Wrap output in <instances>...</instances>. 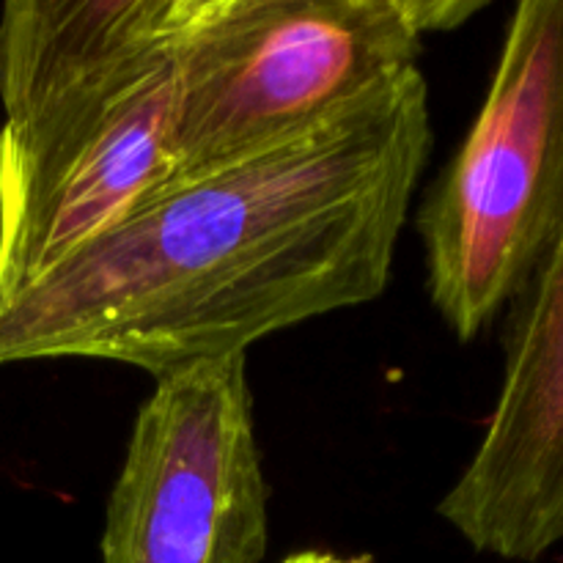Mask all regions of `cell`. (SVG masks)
I'll list each match as a JSON object with an SVG mask.
<instances>
[{
	"mask_svg": "<svg viewBox=\"0 0 563 563\" xmlns=\"http://www.w3.org/2000/svg\"><path fill=\"white\" fill-rule=\"evenodd\" d=\"M429 148L416 66L264 152L152 187L0 306V366L82 357L159 377L377 300Z\"/></svg>",
	"mask_w": 563,
	"mask_h": 563,
	"instance_id": "1",
	"label": "cell"
},
{
	"mask_svg": "<svg viewBox=\"0 0 563 563\" xmlns=\"http://www.w3.org/2000/svg\"><path fill=\"white\" fill-rule=\"evenodd\" d=\"M190 0L0 9V306L165 176Z\"/></svg>",
	"mask_w": 563,
	"mask_h": 563,
	"instance_id": "2",
	"label": "cell"
},
{
	"mask_svg": "<svg viewBox=\"0 0 563 563\" xmlns=\"http://www.w3.org/2000/svg\"><path fill=\"white\" fill-rule=\"evenodd\" d=\"M473 0H190L165 181L264 152L416 69ZM154 185V187H157Z\"/></svg>",
	"mask_w": 563,
	"mask_h": 563,
	"instance_id": "3",
	"label": "cell"
},
{
	"mask_svg": "<svg viewBox=\"0 0 563 563\" xmlns=\"http://www.w3.org/2000/svg\"><path fill=\"white\" fill-rule=\"evenodd\" d=\"M434 308L487 333L563 229V0H522L465 141L416 214Z\"/></svg>",
	"mask_w": 563,
	"mask_h": 563,
	"instance_id": "4",
	"label": "cell"
},
{
	"mask_svg": "<svg viewBox=\"0 0 563 563\" xmlns=\"http://www.w3.org/2000/svg\"><path fill=\"white\" fill-rule=\"evenodd\" d=\"M267 542L247 357L154 377L104 504L102 563H262Z\"/></svg>",
	"mask_w": 563,
	"mask_h": 563,
	"instance_id": "5",
	"label": "cell"
},
{
	"mask_svg": "<svg viewBox=\"0 0 563 563\" xmlns=\"http://www.w3.org/2000/svg\"><path fill=\"white\" fill-rule=\"evenodd\" d=\"M487 429L438 515L476 553L533 563L563 544V229L511 302Z\"/></svg>",
	"mask_w": 563,
	"mask_h": 563,
	"instance_id": "6",
	"label": "cell"
},
{
	"mask_svg": "<svg viewBox=\"0 0 563 563\" xmlns=\"http://www.w3.org/2000/svg\"><path fill=\"white\" fill-rule=\"evenodd\" d=\"M284 563H374L368 555H339L328 550H302V553L289 555Z\"/></svg>",
	"mask_w": 563,
	"mask_h": 563,
	"instance_id": "7",
	"label": "cell"
}]
</instances>
